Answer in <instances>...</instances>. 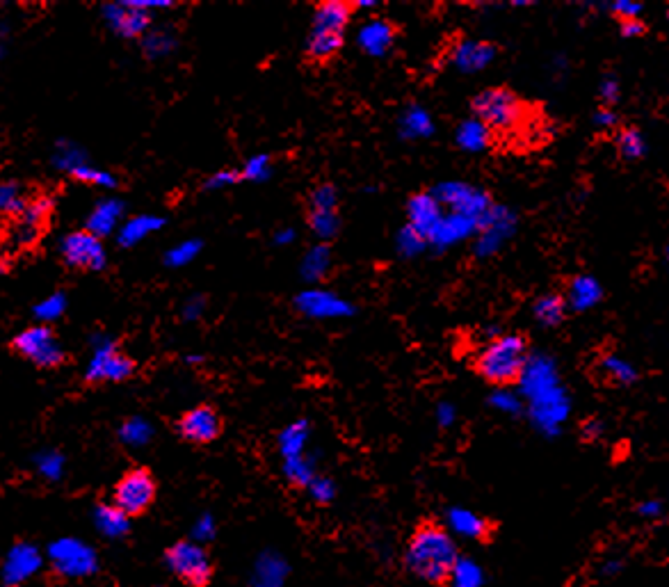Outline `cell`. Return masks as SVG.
Instances as JSON below:
<instances>
[{
    "instance_id": "1",
    "label": "cell",
    "mask_w": 669,
    "mask_h": 587,
    "mask_svg": "<svg viewBox=\"0 0 669 587\" xmlns=\"http://www.w3.org/2000/svg\"><path fill=\"white\" fill-rule=\"evenodd\" d=\"M55 213V192L51 186L5 181L0 199L3 222V247L14 245V252H26L46 236Z\"/></svg>"
},
{
    "instance_id": "2",
    "label": "cell",
    "mask_w": 669,
    "mask_h": 587,
    "mask_svg": "<svg viewBox=\"0 0 669 587\" xmlns=\"http://www.w3.org/2000/svg\"><path fill=\"white\" fill-rule=\"evenodd\" d=\"M471 110L485 138L494 147H519L535 133V108L505 85L487 87L473 96Z\"/></svg>"
},
{
    "instance_id": "3",
    "label": "cell",
    "mask_w": 669,
    "mask_h": 587,
    "mask_svg": "<svg viewBox=\"0 0 669 587\" xmlns=\"http://www.w3.org/2000/svg\"><path fill=\"white\" fill-rule=\"evenodd\" d=\"M359 7V3H343V0H327V3L316 5L302 53L304 67L316 71L332 67L338 55L343 53L345 30L350 28L352 16L357 14Z\"/></svg>"
},
{
    "instance_id": "4",
    "label": "cell",
    "mask_w": 669,
    "mask_h": 587,
    "mask_svg": "<svg viewBox=\"0 0 669 587\" xmlns=\"http://www.w3.org/2000/svg\"><path fill=\"white\" fill-rule=\"evenodd\" d=\"M459 553L453 535L439 524H423L414 530L407 544V569L425 583H448V576L457 565Z\"/></svg>"
},
{
    "instance_id": "5",
    "label": "cell",
    "mask_w": 669,
    "mask_h": 587,
    "mask_svg": "<svg viewBox=\"0 0 669 587\" xmlns=\"http://www.w3.org/2000/svg\"><path fill=\"white\" fill-rule=\"evenodd\" d=\"M528 341L521 334H503L491 339L473 361L475 375L494 384V387H512L519 384L526 373Z\"/></svg>"
},
{
    "instance_id": "6",
    "label": "cell",
    "mask_w": 669,
    "mask_h": 587,
    "mask_svg": "<svg viewBox=\"0 0 669 587\" xmlns=\"http://www.w3.org/2000/svg\"><path fill=\"white\" fill-rule=\"evenodd\" d=\"M7 350H10L14 357H19L39 368V371H58V368L67 366L71 361L58 332H55L51 325L26 327L7 343Z\"/></svg>"
},
{
    "instance_id": "7",
    "label": "cell",
    "mask_w": 669,
    "mask_h": 587,
    "mask_svg": "<svg viewBox=\"0 0 669 587\" xmlns=\"http://www.w3.org/2000/svg\"><path fill=\"white\" fill-rule=\"evenodd\" d=\"M158 494V482L147 466L128 469L112 489V505L122 510L128 519L147 512Z\"/></svg>"
},
{
    "instance_id": "8",
    "label": "cell",
    "mask_w": 669,
    "mask_h": 587,
    "mask_svg": "<svg viewBox=\"0 0 669 587\" xmlns=\"http://www.w3.org/2000/svg\"><path fill=\"white\" fill-rule=\"evenodd\" d=\"M174 430L183 441L195 446H208L222 437L224 418L220 409L201 402V405L188 409L174 421Z\"/></svg>"
},
{
    "instance_id": "9",
    "label": "cell",
    "mask_w": 669,
    "mask_h": 587,
    "mask_svg": "<svg viewBox=\"0 0 669 587\" xmlns=\"http://www.w3.org/2000/svg\"><path fill=\"white\" fill-rule=\"evenodd\" d=\"M60 256L64 268L74 272H96L106 265V252H103L101 238L90 229H78L64 236Z\"/></svg>"
},
{
    "instance_id": "10",
    "label": "cell",
    "mask_w": 669,
    "mask_h": 587,
    "mask_svg": "<svg viewBox=\"0 0 669 587\" xmlns=\"http://www.w3.org/2000/svg\"><path fill=\"white\" fill-rule=\"evenodd\" d=\"M167 567L190 587H206L213 576V565L204 546L197 542H179L167 551Z\"/></svg>"
},
{
    "instance_id": "11",
    "label": "cell",
    "mask_w": 669,
    "mask_h": 587,
    "mask_svg": "<svg viewBox=\"0 0 669 587\" xmlns=\"http://www.w3.org/2000/svg\"><path fill=\"white\" fill-rule=\"evenodd\" d=\"M137 375V361L128 355L119 345H108L87 368L85 384L87 387H101L108 382H126Z\"/></svg>"
},
{
    "instance_id": "12",
    "label": "cell",
    "mask_w": 669,
    "mask_h": 587,
    "mask_svg": "<svg viewBox=\"0 0 669 587\" xmlns=\"http://www.w3.org/2000/svg\"><path fill=\"white\" fill-rule=\"evenodd\" d=\"M51 560L60 574L71 578L90 576L96 572V553L76 540L55 544L51 549Z\"/></svg>"
},
{
    "instance_id": "13",
    "label": "cell",
    "mask_w": 669,
    "mask_h": 587,
    "mask_svg": "<svg viewBox=\"0 0 669 587\" xmlns=\"http://www.w3.org/2000/svg\"><path fill=\"white\" fill-rule=\"evenodd\" d=\"M39 569V553L28 544H19L5 560V583L19 585Z\"/></svg>"
},
{
    "instance_id": "14",
    "label": "cell",
    "mask_w": 669,
    "mask_h": 587,
    "mask_svg": "<svg viewBox=\"0 0 669 587\" xmlns=\"http://www.w3.org/2000/svg\"><path fill=\"white\" fill-rule=\"evenodd\" d=\"M448 528L453 533L466 537V540H487L491 535V524L485 517L462 508L448 512Z\"/></svg>"
},
{
    "instance_id": "15",
    "label": "cell",
    "mask_w": 669,
    "mask_h": 587,
    "mask_svg": "<svg viewBox=\"0 0 669 587\" xmlns=\"http://www.w3.org/2000/svg\"><path fill=\"white\" fill-rule=\"evenodd\" d=\"M286 574H288V565L284 562V558H279L277 553H263L254 569V585L256 587H281Z\"/></svg>"
},
{
    "instance_id": "16",
    "label": "cell",
    "mask_w": 669,
    "mask_h": 587,
    "mask_svg": "<svg viewBox=\"0 0 669 587\" xmlns=\"http://www.w3.org/2000/svg\"><path fill=\"white\" fill-rule=\"evenodd\" d=\"M615 149L617 156L622 160H640L644 156V151H647V142H644L640 128L622 126L617 128L615 133Z\"/></svg>"
},
{
    "instance_id": "17",
    "label": "cell",
    "mask_w": 669,
    "mask_h": 587,
    "mask_svg": "<svg viewBox=\"0 0 669 587\" xmlns=\"http://www.w3.org/2000/svg\"><path fill=\"white\" fill-rule=\"evenodd\" d=\"M564 309H567V297L551 293V295H542L535 302V318L537 323H542L544 327H555L564 320Z\"/></svg>"
},
{
    "instance_id": "18",
    "label": "cell",
    "mask_w": 669,
    "mask_h": 587,
    "mask_svg": "<svg viewBox=\"0 0 669 587\" xmlns=\"http://www.w3.org/2000/svg\"><path fill=\"white\" fill-rule=\"evenodd\" d=\"M450 587H482L485 585V572L478 562L471 558H459L453 572L448 576Z\"/></svg>"
},
{
    "instance_id": "19",
    "label": "cell",
    "mask_w": 669,
    "mask_h": 587,
    "mask_svg": "<svg viewBox=\"0 0 669 587\" xmlns=\"http://www.w3.org/2000/svg\"><path fill=\"white\" fill-rule=\"evenodd\" d=\"M96 526H99L103 535L122 537L128 530V517L122 510H117L115 505L112 508H99V512H96Z\"/></svg>"
},
{
    "instance_id": "20",
    "label": "cell",
    "mask_w": 669,
    "mask_h": 587,
    "mask_svg": "<svg viewBox=\"0 0 669 587\" xmlns=\"http://www.w3.org/2000/svg\"><path fill=\"white\" fill-rule=\"evenodd\" d=\"M599 295H601L599 286H596L590 277H578L574 281V286H571V293L567 297V302L574 304L576 309H585V307H590V304L599 300Z\"/></svg>"
},
{
    "instance_id": "21",
    "label": "cell",
    "mask_w": 669,
    "mask_h": 587,
    "mask_svg": "<svg viewBox=\"0 0 669 587\" xmlns=\"http://www.w3.org/2000/svg\"><path fill=\"white\" fill-rule=\"evenodd\" d=\"M603 371H608L612 377H615L617 382H633L635 380V373H633V368L624 364V361H619L615 357H608L606 361H603Z\"/></svg>"
},
{
    "instance_id": "22",
    "label": "cell",
    "mask_w": 669,
    "mask_h": 587,
    "mask_svg": "<svg viewBox=\"0 0 669 587\" xmlns=\"http://www.w3.org/2000/svg\"><path fill=\"white\" fill-rule=\"evenodd\" d=\"M619 26H622V35L624 37H642V35H647V23H644L640 16L638 19H628V21H622L619 23Z\"/></svg>"
},
{
    "instance_id": "23",
    "label": "cell",
    "mask_w": 669,
    "mask_h": 587,
    "mask_svg": "<svg viewBox=\"0 0 669 587\" xmlns=\"http://www.w3.org/2000/svg\"><path fill=\"white\" fill-rule=\"evenodd\" d=\"M612 12H615L619 23L628 21V19H638L640 5H635V3H615V7H612Z\"/></svg>"
},
{
    "instance_id": "24",
    "label": "cell",
    "mask_w": 669,
    "mask_h": 587,
    "mask_svg": "<svg viewBox=\"0 0 669 587\" xmlns=\"http://www.w3.org/2000/svg\"><path fill=\"white\" fill-rule=\"evenodd\" d=\"M594 124L599 128H615L617 126V115L610 108H601L599 112H596Z\"/></svg>"
},
{
    "instance_id": "25",
    "label": "cell",
    "mask_w": 669,
    "mask_h": 587,
    "mask_svg": "<svg viewBox=\"0 0 669 587\" xmlns=\"http://www.w3.org/2000/svg\"><path fill=\"white\" fill-rule=\"evenodd\" d=\"M601 96H603V101L608 103V106H612V103H615L619 99V85L615 83V80H606V83L601 85Z\"/></svg>"
},
{
    "instance_id": "26",
    "label": "cell",
    "mask_w": 669,
    "mask_h": 587,
    "mask_svg": "<svg viewBox=\"0 0 669 587\" xmlns=\"http://www.w3.org/2000/svg\"><path fill=\"white\" fill-rule=\"evenodd\" d=\"M601 432H603V425L599 421H587L583 425V437L585 439H599L601 437Z\"/></svg>"
},
{
    "instance_id": "27",
    "label": "cell",
    "mask_w": 669,
    "mask_h": 587,
    "mask_svg": "<svg viewBox=\"0 0 669 587\" xmlns=\"http://www.w3.org/2000/svg\"><path fill=\"white\" fill-rule=\"evenodd\" d=\"M638 512L642 514V517H658V514L663 512V505H660L658 501H647L640 505Z\"/></svg>"
},
{
    "instance_id": "28",
    "label": "cell",
    "mask_w": 669,
    "mask_h": 587,
    "mask_svg": "<svg viewBox=\"0 0 669 587\" xmlns=\"http://www.w3.org/2000/svg\"><path fill=\"white\" fill-rule=\"evenodd\" d=\"M316 498H318V501H322V503L332 498V487H329V482H325V480L316 482Z\"/></svg>"
},
{
    "instance_id": "29",
    "label": "cell",
    "mask_w": 669,
    "mask_h": 587,
    "mask_svg": "<svg viewBox=\"0 0 669 587\" xmlns=\"http://www.w3.org/2000/svg\"><path fill=\"white\" fill-rule=\"evenodd\" d=\"M667 19H669V7H667Z\"/></svg>"
}]
</instances>
